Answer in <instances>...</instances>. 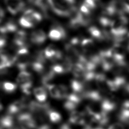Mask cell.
<instances>
[{
    "label": "cell",
    "mask_w": 129,
    "mask_h": 129,
    "mask_svg": "<svg viewBox=\"0 0 129 129\" xmlns=\"http://www.w3.org/2000/svg\"><path fill=\"white\" fill-rule=\"evenodd\" d=\"M78 105V104L73 102L70 100L67 99L66 101L64 103V108L68 110V111H73L76 108L77 106Z\"/></svg>",
    "instance_id": "24"
},
{
    "label": "cell",
    "mask_w": 129,
    "mask_h": 129,
    "mask_svg": "<svg viewBox=\"0 0 129 129\" xmlns=\"http://www.w3.org/2000/svg\"><path fill=\"white\" fill-rule=\"evenodd\" d=\"M59 129H71V128L70 127V126L67 124H62Z\"/></svg>",
    "instance_id": "32"
},
{
    "label": "cell",
    "mask_w": 129,
    "mask_h": 129,
    "mask_svg": "<svg viewBox=\"0 0 129 129\" xmlns=\"http://www.w3.org/2000/svg\"><path fill=\"white\" fill-rule=\"evenodd\" d=\"M57 87H58L59 92L60 99L67 98V97L69 95L68 88L65 85H61V84L58 85Z\"/></svg>",
    "instance_id": "22"
},
{
    "label": "cell",
    "mask_w": 129,
    "mask_h": 129,
    "mask_svg": "<svg viewBox=\"0 0 129 129\" xmlns=\"http://www.w3.org/2000/svg\"><path fill=\"white\" fill-rule=\"evenodd\" d=\"M34 94L37 100L40 102H44L47 98V92L42 87H38L34 89Z\"/></svg>",
    "instance_id": "13"
},
{
    "label": "cell",
    "mask_w": 129,
    "mask_h": 129,
    "mask_svg": "<svg viewBox=\"0 0 129 129\" xmlns=\"http://www.w3.org/2000/svg\"><path fill=\"white\" fill-rule=\"evenodd\" d=\"M116 107V103L108 98L103 99L101 103V111L107 114L114 110Z\"/></svg>",
    "instance_id": "8"
},
{
    "label": "cell",
    "mask_w": 129,
    "mask_h": 129,
    "mask_svg": "<svg viewBox=\"0 0 129 129\" xmlns=\"http://www.w3.org/2000/svg\"><path fill=\"white\" fill-rule=\"evenodd\" d=\"M94 42L91 38H85L82 40L81 46L82 48L83 52L86 53L91 50L94 47Z\"/></svg>",
    "instance_id": "15"
},
{
    "label": "cell",
    "mask_w": 129,
    "mask_h": 129,
    "mask_svg": "<svg viewBox=\"0 0 129 129\" xmlns=\"http://www.w3.org/2000/svg\"><path fill=\"white\" fill-rule=\"evenodd\" d=\"M45 87L48 89L50 96L55 99H60L59 92L57 86L53 84H47Z\"/></svg>",
    "instance_id": "17"
},
{
    "label": "cell",
    "mask_w": 129,
    "mask_h": 129,
    "mask_svg": "<svg viewBox=\"0 0 129 129\" xmlns=\"http://www.w3.org/2000/svg\"><path fill=\"white\" fill-rule=\"evenodd\" d=\"M58 49L53 44H50L47 46L44 50L45 56L46 58H50L57 51Z\"/></svg>",
    "instance_id": "20"
},
{
    "label": "cell",
    "mask_w": 129,
    "mask_h": 129,
    "mask_svg": "<svg viewBox=\"0 0 129 129\" xmlns=\"http://www.w3.org/2000/svg\"><path fill=\"white\" fill-rule=\"evenodd\" d=\"M88 32L93 37L99 40H102L105 38L103 32H101V30L95 26H91L89 27Z\"/></svg>",
    "instance_id": "14"
},
{
    "label": "cell",
    "mask_w": 129,
    "mask_h": 129,
    "mask_svg": "<svg viewBox=\"0 0 129 129\" xmlns=\"http://www.w3.org/2000/svg\"><path fill=\"white\" fill-rule=\"evenodd\" d=\"M50 69L55 74H61L64 73L61 64H55L51 66Z\"/></svg>",
    "instance_id": "26"
},
{
    "label": "cell",
    "mask_w": 129,
    "mask_h": 129,
    "mask_svg": "<svg viewBox=\"0 0 129 129\" xmlns=\"http://www.w3.org/2000/svg\"><path fill=\"white\" fill-rule=\"evenodd\" d=\"M125 89L129 93V84H128L125 86Z\"/></svg>",
    "instance_id": "34"
},
{
    "label": "cell",
    "mask_w": 129,
    "mask_h": 129,
    "mask_svg": "<svg viewBox=\"0 0 129 129\" xmlns=\"http://www.w3.org/2000/svg\"><path fill=\"white\" fill-rule=\"evenodd\" d=\"M62 57V52L59 50H57V51L55 52V53L49 59L53 62H55L56 61H57L59 60H60Z\"/></svg>",
    "instance_id": "27"
},
{
    "label": "cell",
    "mask_w": 129,
    "mask_h": 129,
    "mask_svg": "<svg viewBox=\"0 0 129 129\" xmlns=\"http://www.w3.org/2000/svg\"><path fill=\"white\" fill-rule=\"evenodd\" d=\"M20 129H35L37 123L33 115L28 112L22 113L17 117Z\"/></svg>",
    "instance_id": "1"
},
{
    "label": "cell",
    "mask_w": 129,
    "mask_h": 129,
    "mask_svg": "<svg viewBox=\"0 0 129 129\" xmlns=\"http://www.w3.org/2000/svg\"><path fill=\"white\" fill-rule=\"evenodd\" d=\"M83 4L91 11L94 10L97 6V3L94 0H84Z\"/></svg>",
    "instance_id": "25"
},
{
    "label": "cell",
    "mask_w": 129,
    "mask_h": 129,
    "mask_svg": "<svg viewBox=\"0 0 129 129\" xmlns=\"http://www.w3.org/2000/svg\"><path fill=\"white\" fill-rule=\"evenodd\" d=\"M125 79L122 77H116L112 80H106L107 87L112 91L118 90L120 87L125 85Z\"/></svg>",
    "instance_id": "5"
},
{
    "label": "cell",
    "mask_w": 129,
    "mask_h": 129,
    "mask_svg": "<svg viewBox=\"0 0 129 129\" xmlns=\"http://www.w3.org/2000/svg\"><path fill=\"white\" fill-rule=\"evenodd\" d=\"M5 16V12L3 9L1 8V21L3 20V18H4Z\"/></svg>",
    "instance_id": "33"
},
{
    "label": "cell",
    "mask_w": 129,
    "mask_h": 129,
    "mask_svg": "<svg viewBox=\"0 0 129 129\" xmlns=\"http://www.w3.org/2000/svg\"><path fill=\"white\" fill-rule=\"evenodd\" d=\"M118 118L123 123H129V109L122 108L118 114Z\"/></svg>",
    "instance_id": "19"
},
{
    "label": "cell",
    "mask_w": 129,
    "mask_h": 129,
    "mask_svg": "<svg viewBox=\"0 0 129 129\" xmlns=\"http://www.w3.org/2000/svg\"><path fill=\"white\" fill-rule=\"evenodd\" d=\"M30 38L32 43L36 45H41L45 41L46 35L42 30L37 29L32 32Z\"/></svg>",
    "instance_id": "6"
},
{
    "label": "cell",
    "mask_w": 129,
    "mask_h": 129,
    "mask_svg": "<svg viewBox=\"0 0 129 129\" xmlns=\"http://www.w3.org/2000/svg\"><path fill=\"white\" fill-rule=\"evenodd\" d=\"M38 129H51V128L48 124H43L40 126Z\"/></svg>",
    "instance_id": "31"
},
{
    "label": "cell",
    "mask_w": 129,
    "mask_h": 129,
    "mask_svg": "<svg viewBox=\"0 0 129 129\" xmlns=\"http://www.w3.org/2000/svg\"><path fill=\"white\" fill-rule=\"evenodd\" d=\"M28 103H27L24 99L17 100L14 102L8 107L7 111L8 114L12 115L19 113L22 110L27 108Z\"/></svg>",
    "instance_id": "4"
},
{
    "label": "cell",
    "mask_w": 129,
    "mask_h": 129,
    "mask_svg": "<svg viewBox=\"0 0 129 129\" xmlns=\"http://www.w3.org/2000/svg\"><path fill=\"white\" fill-rule=\"evenodd\" d=\"M8 11L12 15H16L23 11L25 4L23 0H5Z\"/></svg>",
    "instance_id": "2"
},
{
    "label": "cell",
    "mask_w": 129,
    "mask_h": 129,
    "mask_svg": "<svg viewBox=\"0 0 129 129\" xmlns=\"http://www.w3.org/2000/svg\"><path fill=\"white\" fill-rule=\"evenodd\" d=\"M48 36L54 41H58L64 39L66 36L64 29L59 24H55L49 31Z\"/></svg>",
    "instance_id": "3"
},
{
    "label": "cell",
    "mask_w": 129,
    "mask_h": 129,
    "mask_svg": "<svg viewBox=\"0 0 129 129\" xmlns=\"http://www.w3.org/2000/svg\"><path fill=\"white\" fill-rule=\"evenodd\" d=\"M48 116L50 120L53 123L59 122L61 119L60 114L57 111L52 109L50 110L48 113Z\"/></svg>",
    "instance_id": "21"
},
{
    "label": "cell",
    "mask_w": 129,
    "mask_h": 129,
    "mask_svg": "<svg viewBox=\"0 0 129 129\" xmlns=\"http://www.w3.org/2000/svg\"><path fill=\"white\" fill-rule=\"evenodd\" d=\"M108 129H124V127L120 123H115L110 125Z\"/></svg>",
    "instance_id": "28"
},
{
    "label": "cell",
    "mask_w": 129,
    "mask_h": 129,
    "mask_svg": "<svg viewBox=\"0 0 129 129\" xmlns=\"http://www.w3.org/2000/svg\"><path fill=\"white\" fill-rule=\"evenodd\" d=\"M72 70L73 75L75 78L83 79L86 71L82 63L78 62H76L74 64Z\"/></svg>",
    "instance_id": "12"
},
{
    "label": "cell",
    "mask_w": 129,
    "mask_h": 129,
    "mask_svg": "<svg viewBox=\"0 0 129 129\" xmlns=\"http://www.w3.org/2000/svg\"><path fill=\"white\" fill-rule=\"evenodd\" d=\"M7 42V38L5 34H2L0 39V45H1V49L4 48V46L6 44Z\"/></svg>",
    "instance_id": "29"
},
{
    "label": "cell",
    "mask_w": 129,
    "mask_h": 129,
    "mask_svg": "<svg viewBox=\"0 0 129 129\" xmlns=\"http://www.w3.org/2000/svg\"><path fill=\"white\" fill-rule=\"evenodd\" d=\"M32 82V75L26 71L20 72L17 78V82L20 86Z\"/></svg>",
    "instance_id": "11"
},
{
    "label": "cell",
    "mask_w": 129,
    "mask_h": 129,
    "mask_svg": "<svg viewBox=\"0 0 129 129\" xmlns=\"http://www.w3.org/2000/svg\"><path fill=\"white\" fill-rule=\"evenodd\" d=\"M122 108H125V109H129V100H125L122 104Z\"/></svg>",
    "instance_id": "30"
},
{
    "label": "cell",
    "mask_w": 129,
    "mask_h": 129,
    "mask_svg": "<svg viewBox=\"0 0 129 129\" xmlns=\"http://www.w3.org/2000/svg\"><path fill=\"white\" fill-rule=\"evenodd\" d=\"M14 119L10 114L4 115L1 119V129H12L14 128Z\"/></svg>",
    "instance_id": "10"
},
{
    "label": "cell",
    "mask_w": 129,
    "mask_h": 129,
    "mask_svg": "<svg viewBox=\"0 0 129 129\" xmlns=\"http://www.w3.org/2000/svg\"><path fill=\"white\" fill-rule=\"evenodd\" d=\"M17 26L16 23L12 19L8 20L4 24H1V32L2 34H5L7 33L16 32Z\"/></svg>",
    "instance_id": "9"
},
{
    "label": "cell",
    "mask_w": 129,
    "mask_h": 129,
    "mask_svg": "<svg viewBox=\"0 0 129 129\" xmlns=\"http://www.w3.org/2000/svg\"><path fill=\"white\" fill-rule=\"evenodd\" d=\"M1 87L5 92L7 93H12L16 90L17 85L13 83L5 81L2 82Z\"/></svg>",
    "instance_id": "18"
},
{
    "label": "cell",
    "mask_w": 129,
    "mask_h": 129,
    "mask_svg": "<svg viewBox=\"0 0 129 129\" xmlns=\"http://www.w3.org/2000/svg\"><path fill=\"white\" fill-rule=\"evenodd\" d=\"M127 39H128V41H129V32L127 33ZM128 45H129V43H128Z\"/></svg>",
    "instance_id": "35"
},
{
    "label": "cell",
    "mask_w": 129,
    "mask_h": 129,
    "mask_svg": "<svg viewBox=\"0 0 129 129\" xmlns=\"http://www.w3.org/2000/svg\"><path fill=\"white\" fill-rule=\"evenodd\" d=\"M126 1H127L129 3V0H126Z\"/></svg>",
    "instance_id": "36"
},
{
    "label": "cell",
    "mask_w": 129,
    "mask_h": 129,
    "mask_svg": "<svg viewBox=\"0 0 129 129\" xmlns=\"http://www.w3.org/2000/svg\"><path fill=\"white\" fill-rule=\"evenodd\" d=\"M22 91L26 95H30L32 91V82L27 83L20 86Z\"/></svg>",
    "instance_id": "23"
},
{
    "label": "cell",
    "mask_w": 129,
    "mask_h": 129,
    "mask_svg": "<svg viewBox=\"0 0 129 129\" xmlns=\"http://www.w3.org/2000/svg\"><path fill=\"white\" fill-rule=\"evenodd\" d=\"M61 65L63 69L64 73H67L71 71L73 69L74 66L73 60L68 56L64 57L61 63Z\"/></svg>",
    "instance_id": "16"
},
{
    "label": "cell",
    "mask_w": 129,
    "mask_h": 129,
    "mask_svg": "<svg viewBox=\"0 0 129 129\" xmlns=\"http://www.w3.org/2000/svg\"><path fill=\"white\" fill-rule=\"evenodd\" d=\"M69 122L75 124L85 125L86 120L85 112L73 111L70 114Z\"/></svg>",
    "instance_id": "7"
}]
</instances>
